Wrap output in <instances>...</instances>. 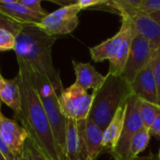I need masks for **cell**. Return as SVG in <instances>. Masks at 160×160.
Segmentation results:
<instances>
[{"mask_svg":"<svg viewBox=\"0 0 160 160\" xmlns=\"http://www.w3.org/2000/svg\"><path fill=\"white\" fill-rule=\"evenodd\" d=\"M85 121L67 119L65 142L66 160H87L89 158L83 135Z\"/></svg>","mask_w":160,"mask_h":160,"instance_id":"cell-9","label":"cell"},{"mask_svg":"<svg viewBox=\"0 0 160 160\" xmlns=\"http://www.w3.org/2000/svg\"><path fill=\"white\" fill-rule=\"evenodd\" d=\"M81 11L77 1L73 4L64 6L48 13L41 22L36 24L45 34L56 37L72 33L79 24V13Z\"/></svg>","mask_w":160,"mask_h":160,"instance_id":"cell-7","label":"cell"},{"mask_svg":"<svg viewBox=\"0 0 160 160\" xmlns=\"http://www.w3.org/2000/svg\"><path fill=\"white\" fill-rule=\"evenodd\" d=\"M23 63L22 60H17ZM26 67L30 80L32 84L39 96V98L42 102L43 108L47 114L48 120L50 122L52 134L57 144V147L60 151V154L64 160H66L65 157V142H66V123L67 119L63 115L60 110L58 97L59 94L54 89V87L51 84V82L44 78L39 73L32 70L29 67L23 63Z\"/></svg>","mask_w":160,"mask_h":160,"instance_id":"cell-4","label":"cell"},{"mask_svg":"<svg viewBox=\"0 0 160 160\" xmlns=\"http://www.w3.org/2000/svg\"><path fill=\"white\" fill-rule=\"evenodd\" d=\"M0 153L3 155V157L7 160H17V158L14 157V155L7 147V145L3 142L1 137H0Z\"/></svg>","mask_w":160,"mask_h":160,"instance_id":"cell-29","label":"cell"},{"mask_svg":"<svg viewBox=\"0 0 160 160\" xmlns=\"http://www.w3.org/2000/svg\"><path fill=\"white\" fill-rule=\"evenodd\" d=\"M134 35H135V31H134V28L131 23V28L128 31V33L127 34L117 53L114 55L113 58H112L109 61L110 67H109V71L107 74H111V75H114V76H122L124 69L126 68L128 59V55H129V52H130Z\"/></svg>","mask_w":160,"mask_h":160,"instance_id":"cell-18","label":"cell"},{"mask_svg":"<svg viewBox=\"0 0 160 160\" xmlns=\"http://www.w3.org/2000/svg\"><path fill=\"white\" fill-rule=\"evenodd\" d=\"M0 11L22 24H38L44 18L18 0H0Z\"/></svg>","mask_w":160,"mask_h":160,"instance_id":"cell-14","label":"cell"},{"mask_svg":"<svg viewBox=\"0 0 160 160\" xmlns=\"http://www.w3.org/2000/svg\"><path fill=\"white\" fill-rule=\"evenodd\" d=\"M138 97L131 93L126 100V117L116 147L111 152L114 160H129V148L133 137L142 128L139 113Z\"/></svg>","mask_w":160,"mask_h":160,"instance_id":"cell-5","label":"cell"},{"mask_svg":"<svg viewBox=\"0 0 160 160\" xmlns=\"http://www.w3.org/2000/svg\"><path fill=\"white\" fill-rule=\"evenodd\" d=\"M131 28V22L128 17H122V25L120 30L112 38L106 39L98 45L89 49L92 59L95 62H103L111 60L117 53L127 34Z\"/></svg>","mask_w":160,"mask_h":160,"instance_id":"cell-11","label":"cell"},{"mask_svg":"<svg viewBox=\"0 0 160 160\" xmlns=\"http://www.w3.org/2000/svg\"><path fill=\"white\" fill-rule=\"evenodd\" d=\"M84 142L89 158L96 160L98 157L107 150L103 147V129L94 121L86 119L84 125Z\"/></svg>","mask_w":160,"mask_h":160,"instance_id":"cell-15","label":"cell"},{"mask_svg":"<svg viewBox=\"0 0 160 160\" xmlns=\"http://www.w3.org/2000/svg\"><path fill=\"white\" fill-rule=\"evenodd\" d=\"M151 135L155 136L156 138H158L160 140V112H158L156 120L154 121L153 125L151 126V128H149Z\"/></svg>","mask_w":160,"mask_h":160,"instance_id":"cell-28","label":"cell"},{"mask_svg":"<svg viewBox=\"0 0 160 160\" xmlns=\"http://www.w3.org/2000/svg\"><path fill=\"white\" fill-rule=\"evenodd\" d=\"M0 102L5 103L15 113V116L21 111V94L18 84V80H8L5 78L0 79Z\"/></svg>","mask_w":160,"mask_h":160,"instance_id":"cell-17","label":"cell"},{"mask_svg":"<svg viewBox=\"0 0 160 160\" xmlns=\"http://www.w3.org/2000/svg\"><path fill=\"white\" fill-rule=\"evenodd\" d=\"M130 160H159V158H158V157H157L155 155H149L146 157H137V158Z\"/></svg>","mask_w":160,"mask_h":160,"instance_id":"cell-30","label":"cell"},{"mask_svg":"<svg viewBox=\"0 0 160 160\" xmlns=\"http://www.w3.org/2000/svg\"><path fill=\"white\" fill-rule=\"evenodd\" d=\"M0 160H7L4 157H3V155H2L1 153H0Z\"/></svg>","mask_w":160,"mask_h":160,"instance_id":"cell-33","label":"cell"},{"mask_svg":"<svg viewBox=\"0 0 160 160\" xmlns=\"http://www.w3.org/2000/svg\"><path fill=\"white\" fill-rule=\"evenodd\" d=\"M56 38L45 34L36 24H23L22 31L16 36L14 52L17 60H22L29 68L46 78L60 95L64 87L52 56Z\"/></svg>","mask_w":160,"mask_h":160,"instance_id":"cell-2","label":"cell"},{"mask_svg":"<svg viewBox=\"0 0 160 160\" xmlns=\"http://www.w3.org/2000/svg\"><path fill=\"white\" fill-rule=\"evenodd\" d=\"M16 76L21 94V111L14 120H19L29 138L49 160H64L55 142L52 130L38 94L35 90L23 63L18 61Z\"/></svg>","mask_w":160,"mask_h":160,"instance_id":"cell-1","label":"cell"},{"mask_svg":"<svg viewBox=\"0 0 160 160\" xmlns=\"http://www.w3.org/2000/svg\"><path fill=\"white\" fill-rule=\"evenodd\" d=\"M138 103H139V113L142 126L143 128L149 129L160 112V107L158 105L150 103L141 98L138 99Z\"/></svg>","mask_w":160,"mask_h":160,"instance_id":"cell-20","label":"cell"},{"mask_svg":"<svg viewBox=\"0 0 160 160\" xmlns=\"http://www.w3.org/2000/svg\"><path fill=\"white\" fill-rule=\"evenodd\" d=\"M108 1L107 0H79L77 1L78 6L82 9L91 8H98L105 5Z\"/></svg>","mask_w":160,"mask_h":160,"instance_id":"cell-27","label":"cell"},{"mask_svg":"<svg viewBox=\"0 0 160 160\" xmlns=\"http://www.w3.org/2000/svg\"><path fill=\"white\" fill-rule=\"evenodd\" d=\"M153 72L158 89V101L160 107V49L155 51L153 54Z\"/></svg>","mask_w":160,"mask_h":160,"instance_id":"cell-25","label":"cell"},{"mask_svg":"<svg viewBox=\"0 0 160 160\" xmlns=\"http://www.w3.org/2000/svg\"><path fill=\"white\" fill-rule=\"evenodd\" d=\"M22 23L13 20L12 18L0 11V29H4L10 32L16 38V36H18V34L22 31Z\"/></svg>","mask_w":160,"mask_h":160,"instance_id":"cell-22","label":"cell"},{"mask_svg":"<svg viewBox=\"0 0 160 160\" xmlns=\"http://www.w3.org/2000/svg\"><path fill=\"white\" fill-rule=\"evenodd\" d=\"M76 75V83L84 90L93 89V92L98 90L103 84L106 76L100 74L90 63H82L72 61Z\"/></svg>","mask_w":160,"mask_h":160,"instance_id":"cell-13","label":"cell"},{"mask_svg":"<svg viewBox=\"0 0 160 160\" xmlns=\"http://www.w3.org/2000/svg\"><path fill=\"white\" fill-rule=\"evenodd\" d=\"M150 130L146 128H142L136 135L133 137L130 148H129V160L139 157V154L143 152L149 144L151 138Z\"/></svg>","mask_w":160,"mask_h":160,"instance_id":"cell-21","label":"cell"},{"mask_svg":"<svg viewBox=\"0 0 160 160\" xmlns=\"http://www.w3.org/2000/svg\"><path fill=\"white\" fill-rule=\"evenodd\" d=\"M131 93L130 84L121 76L107 74L101 87L92 94L93 102L88 119L104 130Z\"/></svg>","mask_w":160,"mask_h":160,"instance_id":"cell-3","label":"cell"},{"mask_svg":"<svg viewBox=\"0 0 160 160\" xmlns=\"http://www.w3.org/2000/svg\"><path fill=\"white\" fill-rule=\"evenodd\" d=\"M1 78H3V76L1 75V72H0V79H1Z\"/></svg>","mask_w":160,"mask_h":160,"instance_id":"cell-34","label":"cell"},{"mask_svg":"<svg viewBox=\"0 0 160 160\" xmlns=\"http://www.w3.org/2000/svg\"><path fill=\"white\" fill-rule=\"evenodd\" d=\"M61 112L66 119L82 121L89 116L93 96L82 88L76 82L68 88H64L58 97Z\"/></svg>","mask_w":160,"mask_h":160,"instance_id":"cell-6","label":"cell"},{"mask_svg":"<svg viewBox=\"0 0 160 160\" xmlns=\"http://www.w3.org/2000/svg\"><path fill=\"white\" fill-rule=\"evenodd\" d=\"M158 158H159V160H160V151H159V155H158Z\"/></svg>","mask_w":160,"mask_h":160,"instance_id":"cell-35","label":"cell"},{"mask_svg":"<svg viewBox=\"0 0 160 160\" xmlns=\"http://www.w3.org/2000/svg\"><path fill=\"white\" fill-rule=\"evenodd\" d=\"M117 2L128 8L148 15L160 12V0H117Z\"/></svg>","mask_w":160,"mask_h":160,"instance_id":"cell-19","label":"cell"},{"mask_svg":"<svg viewBox=\"0 0 160 160\" xmlns=\"http://www.w3.org/2000/svg\"><path fill=\"white\" fill-rule=\"evenodd\" d=\"M0 137L9 151L18 159L24 150V143L29 138L27 131L16 122L6 117L1 111L0 102Z\"/></svg>","mask_w":160,"mask_h":160,"instance_id":"cell-10","label":"cell"},{"mask_svg":"<svg viewBox=\"0 0 160 160\" xmlns=\"http://www.w3.org/2000/svg\"><path fill=\"white\" fill-rule=\"evenodd\" d=\"M22 5L28 8L30 10L45 17L48 15V12L41 7V0H18Z\"/></svg>","mask_w":160,"mask_h":160,"instance_id":"cell-26","label":"cell"},{"mask_svg":"<svg viewBox=\"0 0 160 160\" xmlns=\"http://www.w3.org/2000/svg\"><path fill=\"white\" fill-rule=\"evenodd\" d=\"M155 51V48L149 40L135 33L128 59L121 77L128 84H131L138 73L152 59Z\"/></svg>","mask_w":160,"mask_h":160,"instance_id":"cell-8","label":"cell"},{"mask_svg":"<svg viewBox=\"0 0 160 160\" xmlns=\"http://www.w3.org/2000/svg\"><path fill=\"white\" fill-rule=\"evenodd\" d=\"M16 45V38L10 32L0 29V51L14 50Z\"/></svg>","mask_w":160,"mask_h":160,"instance_id":"cell-23","label":"cell"},{"mask_svg":"<svg viewBox=\"0 0 160 160\" xmlns=\"http://www.w3.org/2000/svg\"><path fill=\"white\" fill-rule=\"evenodd\" d=\"M17 160H30V158H29V154H28V152H27V150L25 149V147H24V150H23V152H22V154L21 155V157L18 158Z\"/></svg>","mask_w":160,"mask_h":160,"instance_id":"cell-31","label":"cell"},{"mask_svg":"<svg viewBox=\"0 0 160 160\" xmlns=\"http://www.w3.org/2000/svg\"><path fill=\"white\" fill-rule=\"evenodd\" d=\"M157 22H158L160 23V12H157V13H155V14H152L151 15Z\"/></svg>","mask_w":160,"mask_h":160,"instance_id":"cell-32","label":"cell"},{"mask_svg":"<svg viewBox=\"0 0 160 160\" xmlns=\"http://www.w3.org/2000/svg\"><path fill=\"white\" fill-rule=\"evenodd\" d=\"M126 117V102L119 107L116 111L112 121L109 123L107 128L103 130V147L107 152H112L117 145V142L120 139L123 126Z\"/></svg>","mask_w":160,"mask_h":160,"instance_id":"cell-16","label":"cell"},{"mask_svg":"<svg viewBox=\"0 0 160 160\" xmlns=\"http://www.w3.org/2000/svg\"><path fill=\"white\" fill-rule=\"evenodd\" d=\"M24 147L29 154L30 160H49L30 138L26 140L24 143Z\"/></svg>","mask_w":160,"mask_h":160,"instance_id":"cell-24","label":"cell"},{"mask_svg":"<svg viewBox=\"0 0 160 160\" xmlns=\"http://www.w3.org/2000/svg\"><path fill=\"white\" fill-rule=\"evenodd\" d=\"M130 88L132 93L139 98L158 105V89L153 72V57L138 73L135 80L130 84Z\"/></svg>","mask_w":160,"mask_h":160,"instance_id":"cell-12","label":"cell"},{"mask_svg":"<svg viewBox=\"0 0 160 160\" xmlns=\"http://www.w3.org/2000/svg\"><path fill=\"white\" fill-rule=\"evenodd\" d=\"M87 160H92V159H90V158H88V159H87Z\"/></svg>","mask_w":160,"mask_h":160,"instance_id":"cell-36","label":"cell"}]
</instances>
